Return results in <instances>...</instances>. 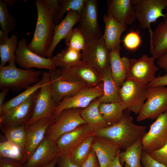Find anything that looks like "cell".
Wrapping results in <instances>:
<instances>
[{
	"label": "cell",
	"instance_id": "6da1fadb",
	"mask_svg": "<svg viewBox=\"0 0 167 167\" xmlns=\"http://www.w3.org/2000/svg\"><path fill=\"white\" fill-rule=\"evenodd\" d=\"M35 2L37 12L36 25L28 46L35 53L45 58L53 41L55 25L52 10L47 0H36Z\"/></svg>",
	"mask_w": 167,
	"mask_h": 167
},
{
	"label": "cell",
	"instance_id": "7a4b0ae2",
	"mask_svg": "<svg viewBox=\"0 0 167 167\" xmlns=\"http://www.w3.org/2000/svg\"><path fill=\"white\" fill-rule=\"evenodd\" d=\"M130 112L127 110L124 112L122 118L118 123L95 131V135L107 138L116 143L120 149H126L146 133V126L135 124Z\"/></svg>",
	"mask_w": 167,
	"mask_h": 167
},
{
	"label": "cell",
	"instance_id": "3957f363",
	"mask_svg": "<svg viewBox=\"0 0 167 167\" xmlns=\"http://www.w3.org/2000/svg\"><path fill=\"white\" fill-rule=\"evenodd\" d=\"M14 60L7 66H0V87L14 91L26 89L39 82L42 73L33 69L17 67Z\"/></svg>",
	"mask_w": 167,
	"mask_h": 167
},
{
	"label": "cell",
	"instance_id": "277c9868",
	"mask_svg": "<svg viewBox=\"0 0 167 167\" xmlns=\"http://www.w3.org/2000/svg\"><path fill=\"white\" fill-rule=\"evenodd\" d=\"M82 61L102 75L111 70L109 51L101 36L86 43L81 53Z\"/></svg>",
	"mask_w": 167,
	"mask_h": 167
},
{
	"label": "cell",
	"instance_id": "5b68a950",
	"mask_svg": "<svg viewBox=\"0 0 167 167\" xmlns=\"http://www.w3.org/2000/svg\"><path fill=\"white\" fill-rule=\"evenodd\" d=\"M147 87L145 83L126 79L119 91L120 102L125 109L139 114L147 98Z\"/></svg>",
	"mask_w": 167,
	"mask_h": 167
},
{
	"label": "cell",
	"instance_id": "8992f818",
	"mask_svg": "<svg viewBox=\"0 0 167 167\" xmlns=\"http://www.w3.org/2000/svg\"><path fill=\"white\" fill-rule=\"evenodd\" d=\"M83 109L72 108L62 111L56 121L47 128L45 137L56 142L62 135L86 124L81 116Z\"/></svg>",
	"mask_w": 167,
	"mask_h": 167
},
{
	"label": "cell",
	"instance_id": "52a82bcc",
	"mask_svg": "<svg viewBox=\"0 0 167 167\" xmlns=\"http://www.w3.org/2000/svg\"><path fill=\"white\" fill-rule=\"evenodd\" d=\"M147 92L146 101L136 118L138 122L156 119L167 110V87H148Z\"/></svg>",
	"mask_w": 167,
	"mask_h": 167
},
{
	"label": "cell",
	"instance_id": "ba28073f",
	"mask_svg": "<svg viewBox=\"0 0 167 167\" xmlns=\"http://www.w3.org/2000/svg\"><path fill=\"white\" fill-rule=\"evenodd\" d=\"M133 2L136 19L143 29H149L151 35V24L166 15L162 11L167 7V0H133Z\"/></svg>",
	"mask_w": 167,
	"mask_h": 167
},
{
	"label": "cell",
	"instance_id": "9c48e42d",
	"mask_svg": "<svg viewBox=\"0 0 167 167\" xmlns=\"http://www.w3.org/2000/svg\"><path fill=\"white\" fill-rule=\"evenodd\" d=\"M98 15L97 1L86 0L80 13L77 28L83 35L86 43L101 36Z\"/></svg>",
	"mask_w": 167,
	"mask_h": 167
},
{
	"label": "cell",
	"instance_id": "30bf717a",
	"mask_svg": "<svg viewBox=\"0 0 167 167\" xmlns=\"http://www.w3.org/2000/svg\"><path fill=\"white\" fill-rule=\"evenodd\" d=\"M40 89L23 103L0 115V129L26 125L32 117L36 99Z\"/></svg>",
	"mask_w": 167,
	"mask_h": 167
},
{
	"label": "cell",
	"instance_id": "8fae6325",
	"mask_svg": "<svg viewBox=\"0 0 167 167\" xmlns=\"http://www.w3.org/2000/svg\"><path fill=\"white\" fill-rule=\"evenodd\" d=\"M57 105L53 98L52 85L49 72L45 83L37 95L32 117L26 126L43 118H49L55 121L53 113Z\"/></svg>",
	"mask_w": 167,
	"mask_h": 167
},
{
	"label": "cell",
	"instance_id": "7c38bea8",
	"mask_svg": "<svg viewBox=\"0 0 167 167\" xmlns=\"http://www.w3.org/2000/svg\"><path fill=\"white\" fill-rule=\"evenodd\" d=\"M58 72L60 79L83 81L89 88L96 87L102 82L103 75L82 61L72 67L58 69Z\"/></svg>",
	"mask_w": 167,
	"mask_h": 167
},
{
	"label": "cell",
	"instance_id": "4fadbf2b",
	"mask_svg": "<svg viewBox=\"0 0 167 167\" xmlns=\"http://www.w3.org/2000/svg\"><path fill=\"white\" fill-rule=\"evenodd\" d=\"M154 60L152 56L145 54L138 59L128 58L126 79L147 84L152 81L159 70L155 64Z\"/></svg>",
	"mask_w": 167,
	"mask_h": 167
},
{
	"label": "cell",
	"instance_id": "5bb4252c",
	"mask_svg": "<svg viewBox=\"0 0 167 167\" xmlns=\"http://www.w3.org/2000/svg\"><path fill=\"white\" fill-rule=\"evenodd\" d=\"M167 142V110L160 115L142 138L143 151L148 153L158 150Z\"/></svg>",
	"mask_w": 167,
	"mask_h": 167
},
{
	"label": "cell",
	"instance_id": "9a60e30c",
	"mask_svg": "<svg viewBox=\"0 0 167 167\" xmlns=\"http://www.w3.org/2000/svg\"><path fill=\"white\" fill-rule=\"evenodd\" d=\"M103 83L93 88H88L75 95L64 99L57 105L53 113L55 121L60 113L63 110L70 108L84 109L94 100L103 94Z\"/></svg>",
	"mask_w": 167,
	"mask_h": 167
},
{
	"label": "cell",
	"instance_id": "2e32d148",
	"mask_svg": "<svg viewBox=\"0 0 167 167\" xmlns=\"http://www.w3.org/2000/svg\"><path fill=\"white\" fill-rule=\"evenodd\" d=\"M15 62L20 67L25 70L36 68L50 71L57 69L50 58L42 57L30 50L25 38H22L19 41Z\"/></svg>",
	"mask_w": 167,
	"mask_h": 167
},
{
	"label": "cell",
	"instance_id": "e0dca14e",
	"mask_svg": "<svg viewBox=\"0 0 167 167\" xmlns=\"http://www.w3.org/2000/svg\"><path fill=\"white\" fill-rule=\"evenodd\" d=\"M49 72L52 85L53 98L57 105L64 99L73 96L88 88L83 81L60 79L58 76V69L49 71Z\"/></svg>",
	"mask_w": 167,
	"mask_h": 167
},
{
	"label": "cell",
	"instance_id": "ac0fdd59",
	"mask_svg": "<svg viewBox=\"0 0 167 167\" xmlns=\"http://www.w3.org/2000/svg\"><path fill=\"white\" fill-rule=\"evenodd\" d=\"M94 135V130L85 124L62 135L56 143L61 155L67 154L88 138Z\"/></svg>",
	"mask_w": 167,
	"mask_h": 167
},
{
	"label": "cell",
	"instance_id": "d6986e66",
	"mask_svg": "<svg viewBox=\"0 0 167 167\" xmlns=\"http://www.w3.org/2000/svg\"><path fill=\"white\" fill-rule=\"evenodd\" d=\"M55 121L43 118L26 126V141L24 153L25 164L45 138L47 128Z\"/></svg>",
	"mask_w": 167,
	"mask_h": 167
},
{
	"label": "cell",
	"instance_id": "ffe728a7",
	"mask_svg": "<svg viewBox=\"0 0 167 167\" xmlns=\"http://www.w3.org/2000/svg\"><path fill=\"white\" fill-rule=\"evenodd\" d=\"M61 155L56 142L45 138L24 164L25 167H41Z\"/></svg>",
	"mask_w": 167,
	"mask_h": 167
},
{
	"label": "cell",
	"instance_id": "44dd1931",
	"mask_svg": "<svg viewBox=\"0 0 167 167\" xmlns=\"http://www.w3.org/2000/svg\"><path fill=\"white\" fill-rule=\"evenodd\" d=\"M92 149L95 152L100 167L106 166L120 151L118 145L105 137L94 135Z\"/></svg>",
	"mask_w": 167,
	"mask_h": 167
},
{
	"label": "cell",
	"instance_id": "7402d4cb",
	"mask_svg": "<svg viewBox=\"0 0 167 167\" xmlns=\"http://www.w3.org/2000/svg\"><path fill=\"white\" fill-rule=\"evenodd\" d=\"M107 14L120 23L131 24L136 19L133 0H109Z\"/></svg>",
	"mask_w": 167,
	"mask_h": 167
},
{
	"label": "cell",
	"instance_id": "603a6c76",
	"mask_svg": "<svg viewBox=\"0 0 167 167\" xmlns=\"http://www.w3.org/2000/svg\"><path fill=\"white\" fill-rule=\"evenodd\" d=\"M103 20L105 29L102 36L107 49L109 51L115 49L120 50L121 36L127 29V25L120 23L107 14L104 15Z\"/></svg>",
	"mask_w": 167,
	"mask_h": 167
},
{
	"label": "cell",
	"instance_id": "cb8c5ba5",
	"mask_svg": "<svg viewBox=\"0 0 167 167\" xmlns=\"http://www.w3.org/2000/svg\"><path fill=\"white\" fill-rule=\"evenodd\" d=\"M79 12L69 11L67 13L66 16L60 23L55 25L53 41L46 54V57H51L57 45L62 40L65 39L68 36L74 26L79 22Z\"/></svg>",
	"mask_w": 167,
	"mask_h": 167
},
{
	"label": "cell",
	"instance_id": "d4e9b609",
	"mask_svg": "<svg viewBox=\"0 0 167 167\" xmlns=\"http://www.w3.org/2000/svg\"><path fill=\"white\" fill-rule=\"evenodd\" d=\"M150 51L154 59L167 53V14L150 35Z\"/></svg>",
	"mask_w": 167,
	"mask_h": 167
},
{
	"label": "cell",
	"instance_id": "484cf974",
	"mask_svg": "<svg viewBox=\"0 0 167 167\" xmlns=\"http://www.w3.org/2000/svg\"><path fill=\"white\" fill-rule=\"evenodd\" d=\"M99 98L92 101L81 112V116L87 124L95 131L109 126L104 119L99 109Z\"/></svg>",
	"mask_w": 167,
	"mask_h": 167
},
{
	"label": "cell",
	"instance_id": "4316f807",
	"mask_svg": "<svg viewBox=\"0 0 167 167\" xmlns=\"http://www.w3.org/2000/svg\"><path fill=\"white\" fill-rule=\"evenodd\" d=\"M119 49L109 51L111 73L113 78L121 87L126 79L128 58L121 57Z\"/></svg>",
	"mask_w": 167,
	"mask_h": 167
},
{
	"label": "cell",
	"instance_id": "83f0119b",
	"mask_svg": "<svg viewBox=\"0 0 167 167\" xmlns=\"http://www.w3.org/2000/svg\"><path fill=\"white\" fill-rule=\"evenodd\" d=\"M103 95L99 98L100 103L120 102L119 91L120 87L113 78L111 70L103 75Z\"/></svg>",
	"mask_w": 167,
	"mask_h": 167
},
{
	"label": "cell",
	"instance_id": "f1b7e54d",
	"mask_svg": "<svg viewBox=\"0 0 167 167\" xmlns=\"http://www.w3.org/2000/svg\"><path fill=\"white\" fill-rule=\"evenodd\" d=\"M143 151L142 139H140L125 150L120 152V162L126 167H143L141 162Z\"/></svg>",
	"mask_w": 167,
	"mask_h": 167
},
{
	"label": "cell",
	"instance_id": "f546056e",
	"mask_svg": "<svg viewBox=\"0 0 167 167\" xmlns=\"http://www.w3.org/2000/svg\"><path fill=\"white\" fill-rule=\"evenodd\" d=\"M49 74V72H44L42 73L41 79L39 82L26 89L15 97L5 102L2 109L0 112V115L19 105L27 100L41 88L45 83Z\"/></svg>",
	"mask_w": 167,
	"mask_h": 167
},
{
	"label": "cell",
	"instance_id": "4dcf8cb0",
	"mask_svg": "<svg viewBox=\"0 0 167 167\" xmlns=\"http://www.w3.org/2000/svg\"><path fill=\"white\" fill-rule=\"evenodd\" d=\"M50 58L56 67L60 68L72 67L82 61L80 51L68 48Z\"/></svg>",
	"mask_w": 167,
	"mask_h": 167
},
{
	"label": "cell",
	"instance_id": "1f68e13d",
	"mask_svg": "<svg viewBox=\"0 0 167 167\" xmlns=\"http://www.w3.org/2000/svg\"><path fill=\"white\" fill-rule=\"evenodd\" d=\"M99 109L104 119L110 125L119 122L122 118L125 110L120 102L100 103Z\"/></svg>",
	"mask_w": 167,
	"mask_h": 167
},
{
	"label": "cell",
	"instance_id": "d6a6232c",
	"mask_svg": "<svg viewBox=\"0 0 167 167\" xmlns=\"http://www.w3.org/2000/svg\"><path fill=\"white\" fill-rule=\"evenodd\" d=\"M26 125L0 129L7 140L17 147L24 155L26 141Z\"/></svg>",
	"mask_w": 167,
	"mask_h": 167
},
{
	"label": "cell",
	"instance_id": "836d02e7",
	"mask_svg": "<svg viewBox=\"0 0 167 167\" xmlns=\"http://www.w3.org/2000/svg\"><path fill=\"white\" fill-rule=\"evenodd\" d=\"M94 136L88 138L67 154L73 163L81 166L88 158L92 150Z\"/></svg>",
	"mask_w": 167,
	"mask_h": 167
},
{
	"label": "cell",
	"instance_id": "e575fe53",
	"mask_svg": "<svg viewBox=\"0 0 167 167\" xmlns=\"http://www.w3.org/2000/svg\"><path fill=\"white\" fill-rule=\"evenodd\" d=\"M18 42L17 36L13 34L8 38L4 43L0 45V66H5L6 63L9 64L15 60Z\"/></svg>",
	"mask_w": 167,
	"mask_h": 167
},
{
	"label": "cell",
	"instance_id": "d590c367",
	"mask_svg": "<svg viewBox=\"0 0 167 167\" xmlns=\"http://www.w3.org/2000/svg\"><path fill=\"white\" fill-rule=\"evenodd\" d=\"M0 25L1 30L7 36L16 26V21L8 10L4 0L0 1Z\"/></svg>",
	"mask_w": 167,
	"mask_h": 167
},
{
	"label": "cell",
	"instance_id": "8d00e7d4",
	"mask_svg": "<svg viewBox=\"0 0 167 167\" xmlns=\"http://www.w3.org/2000/svg\"><path fill=\"white\" fill-rule=\"evenodd\" d=\"M0 157L15 160L24 164V157L19 149L8 141L0 143Z\"/></svg>",
	"mask_w": 167,
	"mask_h": 167
},
{
	"label": "cell",
	"instance_id": "74e56055",
	"mask_svg": "<svg viewBox=\"0 0 167 167\" xmlns=\"http://www.w3.org/2000/svg\"><path fill=\"white\" fill-rule=\"evenodd\" d=\"M65 40L68 48L80 52L86 44L84 37L77 28H73Z\"/></svg>",
	"mask_w": 167,
	"mask_h": 167
},
{
	"label": "cell",
	"instance_id": "f35d334b",
	"mask_svg": "<svg viewBox=\"0 0 167 167\" xmlns=\"http://www.w3.org/2000/svg\"><path fill=\"white\" fill-rule=\"evenodd\" d=\"M125 48L131 51L136 50L140 45L142 40L139 32L131 31L125 36L123 41Z\"/></svg>",
	"mask_w": 167,
	"mask_h": 167
},
{
	"label": "cell",
	"instance_id": "ab89813d",
	"mask_svg": "<svg viewBox=\"0 0 167 167\" xmlns=\"http://www.w3.org/2000/svg\"><path fill=\"white\" fill-rule=\"evenodd\" d=\"M59 3L62 8L61 15L69 11H77L80 13L86 0H59Z\"/></svg>",
	"mask_w": 167,
	"mask_h": 167
},
{
	"label": "cell",
	"instance_id": "60d3db41",
	"mask_svg": "<svg viewBox=\"0 0 167 167\" xmlns=\"http://www.w3.org/2000/svg\"><path fill=\"white\" fill-rule=\"evenodd\" d=\"M148 154L153 159L167 167V142L161 148Z\"/></svg>",
	"mask_w": 167,
	"mask_h": 167
},
{
	"label": "cell",
	"instance_id": "b9f144b4",
	"mask_svg": "<svg viewBox=\"0 0 167 167\" xmlns=\"http://www.w3.org/2000/svg\"><path fill=\"white\" fill-rule=\"evenodd\" d=\"M51 8L55 25H57L62 19L61 15L62 8L58 0H47Z\"/></svg>",
	"mask_w": 167,
	"mask_h": 167
},
{
	"label": "cell",
	"instance_id": "7bdbcfd3",
	"mask_svg": "<svg viewBox=\"0 0 167 167\" xmlns=\"http://www.w3.org/2000/svg\"><path fill=\"white\" fill-rule=\"evenodd\" d=\"M141 162L143 167H165L152 157L148 153L143 151Z\"/></svg>",
	"mask_w": 167,
	"mask_h": 167
},
{
	"label": "cell",
	"instance_id": "ee69618b",
	"mask_svg": "<svg viewBox=\"0 0 167 167\" xmlns=\"http://www.w3.org/2000/svg\"><path fill=\"white\" fill-rule=\"evenodd\" d=\"M81 167H100L97 156L92 149L88 157L83 163Z\"/></svg>",
	"mask_w": 167,
	"mask_h": 167
},
{
	"label": "cell",
	"instance_id": "f6af8a7d",
	"mask_svg": "<svg viewBox=\"0 0 167 167\" xmlns=\"http://www.w3.org/2000/svg\"><path fill=\"white\" fill-rule=\"evenodd\" d=\"M58 167H81L73 163L66 154L60 155L58 158Z\"/></svg>",
	"mask_w": 167,
	"mask_h": 167
},
{
	"label": "cell",
	"instance_id": "bcb514c9",
	"mask_svg": "<svg viewBox=\"0 0 167 167\" xmlns=\"http://www.w3.org/2000/svg\"><path fill=\"white\" fill-rule=\"evenodd\" d=\"M0 167H25V165L18 161L0 157Z\"/></svg>",
	"mask_w": 167,
	"mask_h": 167
},
{
	"label": "cell",
	"instance_id": "7dc6e473",
	"mask_svg": "<svg viewBox=\"0 0 167 167\" xmlns=\"http://www.w3.org/2000/svg\"><path fill=\"white\" fill-rule=\"evenodd\" d=\"M167 86V74L162 76H158L152 82L147 84L148 87Z\"/></svg>",
	"mask_w": 167,
	"mask_h": 167
},
{
	"label": "cell",
	"instance_id": "c3c4849f",
	"mask_svg": "<svg viewBox=\"0 0 167 167\" xmlns=\"http://www.w3.org/2000/svg\"><path fill=\"white\" fill-rule=\"evenodd\" d=\"M156 63L167 74V53L158 58Z\"/></svg>",
	"mask_w": 167,
	"mask_h": 167
},
{
	"label": "cell",
	"instance_id": "681fc988",
	"mask_svg": "<svg viewBox=\"0 0 167 167\" xmlns=\"http://www.w3.org/2000/svg\"><path fill=\"white\" fill-rule=\"evenodd\" d=\"M9 89L8 88H6L0 93V112L4 106L5 99L9 91Z\"/></svg>",
	"mask_w": 167,
	"mask_h": 167
},
{
	"label": "cell",
	"instance_id": "f907efd6",
	"mask_svg": "<svg viewBox=\"0 0 167 167\" xmlns=\"http://www.w3.org/2000/svg\"><path fill=\"white\" fill-rule=\"evenodd\" d=\"M119 152L113 160L106 166V167H122L119 160Z\"/></svg>",
	"mask_w": 167,
	"mask_h": 167
},
{
	"label": "cell",
	"instance_id": "816d5d0a",
	"mask_svg": "<svg viewBox=\"0 0 167 167\" xmlns=\"http://www.w3.org/2000/svg\"><path fill=\"white\" fill-rule=\"evenodd\" d=\"M8 36L0 30V45L4 43L8 38Z\"/></svg>",
	"mask_w": 167,
	"mask_h": 167
},
{
	"label": "cell",
	"instance_id": "f5cc1de1",
	"mask_svg": "<svg viewBox=\"0 0 167 167\" xmlns=\"http://www.w3.org/2000/svg\"><path fill=\"white\" fill-rule=\"evenodd\" d=\"M58 157L55 158L49 163L41 167H55L57 164Z\"/></svg>",
	"mask_w": 167,
	"mask_h": 167
},
{
	"label": "cell",
	"instance_id": "db71d44e",
	"mask_svg": "<svg viewBox=\"0 0 167 167\" xmlns=\"http://www.w3.org/2000/svg\"><path fill=\"white\" fill-rule=\"evenodd\" d=\"M4 1L7 6H12L13 5L15 1L13 0H4Z\"/></svg>",
	"mask_w": 167,
	"mask_h": 167
}]
</instances>
